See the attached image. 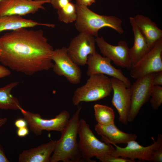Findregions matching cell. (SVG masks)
Instances as JSON below:
<instances>
[{"label": "cell", "mask_w": 162, "mask_h": 162, "mask_svg": "<svg viewBox=\"0 0 162 162\" xmlns=\"http://www.w3.org/2000/svg\"><path fill=\"white\" fill-rule=\"evenodd\" d=\"M89 77L84 85L74 91L72 98L74 105H78L82 102L97 101L110 95L112 91L111 79L100 74Z\"/></svg>", "instance_id": "cell-4"}, {"label": "cell", "mask_w": 162, "mask_h": 162, "mask_svg": "<svg viewBox=\"0 0 162 162\" xmlns=\"http://www.w3.org/2000/svg\"><path fill=\"white\" fill-rule=\"evenodd\" d=\"M94 128L97 134L101 136L102 141L112 145L122 143L126 144L131 140H136L137 138L135 134L127 133L121 131L114 123L106 125L97 123Z\"/></svg>", "instance_id": "cell-16"}, {"label": "cell", "mask_w": 162, "mask_h": 162, "mask_svg": "<svg viewBox=\"0 0 162 162\" xmlns=\"http://www.w3.org/2000/svg\"><path fill=\"white\" fill-rule=\"evenodd\" d=\"M78 135V148L82 157L86 162H95L91 159L107 154H111L115 150L111 144L99 140L91 129L89 125L83 119L80 120Z\"/></svg>", "instance_id": "cell-5"}, {"label": "cell", "mask_w": 162, "mask_h": 162, "mask_svg": "<svg viewBox=\"0 0 162 162\" xmlns=\"http://www.w3.org/2000/svg\"><path fill=\"white\" fill-rule=\"evenodd\" d=\"M162 38L155 43L150 50L133 66L131 76L137 79L152 73L162 71Z\"/></svg>", "instance_id": "cell-8"}, {"label": "cell", "mask_w": 162, "mask_h": 162, "mask_svg": "<svg viewBox=\"0 0 162 162\" xmlns=\"http://www.w3.org/2000/svg\"><path fill=\"white\" fill-rule=\"evenodd\" d=\"M129 19L134 36L133 45L129 50L132 67L151 49L149 47L145 37L135 23L134 17H130Z\"/></svg>", "instance_id": "cell-18"}, {"label": "cell", "mask_w": 162, "mask_h": 162, "mask_svg": "<svg viewBox=\"0 0 162 162\" xmlns=\"http://www.w3.org/2000/svg\"><path fill=\"white\" fill-rule=\"evenodd\" d=\"M81 107L78 106L57 141L50 162H84L78 147L77 138Z\"/></svg>", "instance_id": "cell-2"}, {"label": "cell", "mask_w": 162, "mask_h": 162, "mask_svg": "<svg viewBox=\"0 0 162 162\" xmlns=\"http://www.w3.org/2000/svg\"><path fill=\"white\" fill-rule=\"evenodd\" d=\"M7 158L4 150L0 143V162H9Z\"/></svg>", "instance_id": "cell-33"}, {"label": "cell", "mask_w": 162, "mask_h": 162, "mask_svg": "<svg viewBox=\"0 0 162 162\" xmlns=\"http://www.w3.org/2000/svg\"><path fill=\"white\" fill-rule=\"evenodd\" d=\"M134 17L136 25L145 37L151 49L159 39L162 38V31L148 17L137 14Z\"/></svg>", "instance_id": "cell-19"}, {"label": "cell", "mask_w": 162, "mask_h": 162, "mask_svg": "<svg viewBox=\"0 0 162 162\" xmlns=\"http://www.w3.org/2000/svg\"><path fill=\"white\" fill-rule=\"evenodd\" d=\"M52 60L54 62L52 68L56 74L64 76L71 84L75 85L80 83L81 71L79 65L68 55L67 47L54 50Z\"/></svg>", "instance_id": "cell-9"}, {"label": "cell", "mask_w": 162, "mask_h": 162, "mask_svg": "<svg viewBox=\"0 0 162 162\" xmlns=\"http://www.w3.org/2000/svg\"><path fill=\"white\" fill-rule=\"evenodd\" d=\"M76 4L77 17L75 26L78 32L88 33L96 38L98 37V31L100 29L107 27L120 34H123L122 21L119 18L113 16L100 15L88 7Z\"/></svg>", "instance_id": "cell-3"}, {"label": "cell", "mask_w": 162, "mask_h": 162, "mask_svg": "<svg viewBox=\"0 0 162 162\" xmlns=\"http://www.w3.org/2000/svg\"><path fill=\"white\" fill-rule=\"evenodd\" d=\"M113 95L111 102L119 114V121L127 125L131 107V91L122 80L115 77L111 78Z\"/></svg>", "instance_id": "cell-14"}, {"label": "cell", "mask_w": 162, "mask_h": 162, "mask_svg": "<svg viewBox=\"0 0 162 162\" xmlns=\"http://www.w3.org/2000/svg\"><path fill=\"white\" fill-rule=\"evenodd\" d=\"M15 126L18 128L27 127L28 125L26 121L24 118H18L14 122Z\"/></svg>", "instance_id": "cell-30"}, {"label": "cell", "mask_w": 162, "mask_h": 162, "mask_svg": "<svg viewBox=\"0 0 162 162\" xmlns=\"http://www.w3.org/2000/svg\"><path fill=\"white\" fill-rule=\"evenodd\" d=\"M151 161L162 162V145L154 151L152 155Z\"/></svg>", "instance_id": "cell-27"}, {"label": "cell", "mask_w": 162, "mask_h": 162, "mask_svg": "<svg viewBox=\"0 0 162 162\" xmlns=\"http://www.w3.org/2000/svg\"><path fill=\"white\" fill-rule=\"evenodd\" d=\"M7 121V119L6 118H0V128Z\"/></svg>", "instance_id": "cell-34"}, {"label": "cell", "mask_w": 162, "mask_h": 162, "mask_svg": "<svg viewBox=\"0 0 162 162\" xmlns=\"http://www.w3.org/2000/svg\"><path fill=\"white\" fill-rule=\"evenodd\" d=\"M154 73L138 78L130 88L131 105L128 121L132 122L135 119L142 106L150 98L154 87L152 79Z\"/></svg>", "instance_id": "cell-7"}, {"label": "cell", "mask_w": 162, "mask_h": 162, "mask_svg": "<svg viewBox=\"0 0 162 162\" xmlns=\"http://www.w3.org/2000/svg\"><path fill=\"white\" fill-rule=\"evenodd\" d=\"M95 38L88 33L80 32L70 41L67 48L68 53L78 65L86 64L88 56L96 51Z\"/></svg>", "instance_id": "cell-10"}, {"label": "cell", "mask_w": 162, "mask_h": 162, "mask_svg": "<svg viewBox=\"0 0 162 162\" xmlns=\"http://www.w3.org/2000/svg\"><path fill=\"white\" fill-rule=\"evenodd\" d=\"M112 61L106 57H103L96 51L89 55L86 64L87 76L100 74L117 78L125 83L128 88H130L131 84L130 80L123 74L121 69L114 67L111 64Z\"/></svg>", "instance_id": "cell-13"}, {"label": "cell", "mask_w": 162, "mask_h": 162, "mask_svg": "<svg viewBox=\"0 0 162 162\" xmlns=\"http://www.w3.org/2000/svg\"><path fill=\"white\" fill-rule=\"evenodd\" d=\"M96 158L102 162H134L135 160L123 157H120L107 154L96 157Z\"/></svg>", "instance_id": "cell-25"}, {"label": "cell", "mask_w": 162, "mask_h": 162, "mask_svg": "<svg viewBox=\"0 0 162 162\" xmlns=\"http://www.w3.org/2000/svg\"><path fill=\"white\" fill-rule=\"evenodd\" d=\"M47 3H50V0H2L0 2V16H22L34 14L40 9H44L43 5Z\"/></svg>", "instance_id": "cell-15"}, {"label": "cell", "mask_w": 162, "mask_h": 162, "mask_svg": "<svg viewBox=\"0 0 162 162\" xmlns=\"http://www.w3.org/2000/svg\"><path fill=\"white\" fill-rule=\"evenodd\" d=\"M96 44L103 55L110 59L117 66L130 70L132 67L128 44L123 40L114 46L107 42L103 37L95 38Z\"/></svg>", "instance_id": "cell-12"}, {"label": "cell", "mask_w": 162, "mask_h": 162, "mask_svg": "<svg viewBox=\"0 0 162 162\" xmlns=\"http://www.w3.org/2000/svg\"><path fill=\"white\" fill-rule=\"evenodd\" d=\"M56 142L51 140L37 147L23 151L19 156V162H50Z\"/></svg>", "instance_id": "cell-17"}, {"label": "cell", "mask_w": 162, "mask_h": 162, "mask_svg": "<svg viewBox=\"0 0 162 162\" xmlns=\"http://www.w3.org/2000/svg\"><path fill=\"white\" fill-rule=\"evenodd\" d=\"M1 51H2L1 50V49L0 48V56L1 54Z\"/></svg>", "instance_id": "cell-35"}, {"label": "cell", "mask_w": 162, "mask_h": 162, "mask_svg": "<svg viewBox=\"0 0 162 162\" xmlns=\"http://www.w3.org/2000/svg\"><path fill=\"white\" fill-rule=\"evenodd\" d=\"M57 12L59 20L66 23L75 22L77 18L76 4L72 2L57 10Z\"/></svg>", "instance_id": "cell-23"}, {"label": "cell", "mask_w": 162, "mask_h": 162, "mask_svg": "<svg viewBox=\"0 0 162 162\" xmlns=\"http://www.w3.org/2000/svg\"><path fill=\"white\" fill-rule=\"evenodd\" d=\"M20 110L31 130L37 135H41L44 130L61 132L70 118L69 113L66 110L62 111L55 117L50 119H44L40 114L32 113L22 107Z\"/></svg>", "instance_id": "cell-6"}, {"label": "cell", "mask_w": 162, "mask_h": 162, "mask_svg": "<svg viewBox=\"0 0 162 162\" xmlns=\"http://www.w3.org/2000/svg\"><path fill=\"white\" fill-rule=\"evenodd\" d=\"M2 0H0V2Z\"/></svg>", "instance_id": "cell-36"}, {"label": "cell", "mask_w": 162, "mask_h": 162, "mask_svg": "<svg viewBox=\"0 0 162 162\" xmlns=\"http://www.w3.org/2000/svg\"><path fill=\"white\" fill-rule=\"evenodd\" d=\"M18 83V82H13L0 88V109L20 110L22 108L18 99L10 93L11 90Z\"/></svg>", "instance_id": "cell-21"}, {"label": "cell", "mask_w": 162, "mask_h": 162, "mask_svg": "<svg viewBox=\"0 0 162 162\" xmlns=\"http://www.w3.org/2000/svg\"><path fill=\"white\" fill-rule=\"evenodd\" d=\"M0 62L11 70L28 75L52 68L54 51L41 29L22 28L0 37Z\"/></svg>", "instance_id": "cell-1"}, {"label": "cell", "mask_w": 162, "mask_h": 162, "mask_svg": "<svg viewBox=\"0 0 162 162\" xmlns=\"http://www.w3.org/2000/svg\"><path fill=\"white\" fill-rule=\"evenodd\" d=\"M152 82L154 86H162V71L154 73Z\"/></svg>", "instance_id": "cell-28"}, {"label": "cell", "mask_w": 162, "mask_h": 162, "mask_svg": "<svg viewBox=\"0 0 162 162\" xmlns=\"http://www.w3.org/2000/svg\"><path fill=\"white\" fill-rule=\"evenodd\" d=\"M42 26L54 28L53 24L39 22L31 19L24 18L17 15L0 16V32L4 31H13L22 28L33 27Z\"/></svg>", "instance_id": "cell-20"}, {"label": "cell", "mask_w": 162, "mask_h": 162, "mask_svg": "<svg viewBox=\"0 0 162 162\" xmlns=\"http://www.w3.org/2000/svg\"><path fill=\"white\" fill-rule=\"evenodd\" d=\"M29 130L27 127L18 128L16 131L17 136L20 137H24L27 135Z\"/></svg>", "instance_id": "cell-29"}, {"label": "cell", "mask_w": 162, "mask_h": 162, "mask_svg": "<svg viewBox=\"0 0 162 162\" xmlns=\"http://www.w3.org/2000/svg\"><path fill=\"white\" fill-rule=\"evenodd\" d=\"M150 100L152 108L158 109L162 104V87L161 86H154Z\"/></svg>", "instance_id": "cell-24"}, {"label": "cell", "mask_w": 162, "mask_h": 162, "mask_svg": "<svg viewBox=\"0 0 162 162\" xmlns=\"http://www.w3.org/2000/svg\"><path fill=\"white\" fill-rule=\"evenodd\" d=\"M93 108L95 120L98 124L106 125L114 123L115 115L111 107L105 105L96 104Z\"/></svg>", "instance_id": "cell-22"}, {"label": "cell", "mask_w": 162, "mask_h": 162, "mask_svg": "<svg viewBox=\"0 0 162 162\" xmlns=\"http://www.w3.org/2000/svg\"><path fill=\"white\" fill-rule=\"evenodd\" d=\"M152 138L153 143L147 146L141 145L135 140L129 141L125 147H120L117 144H112V145L115 146V149L111 154L134 160L138 159L151 161L152 155L154 151L162 145V135L159 134L156 141L154 137H152Z\"/></svg>", "instance_id": "cell-11"}, {"label": "cell", "mask_w": 162, "mask_h": 162, "mask_svg": "<svg viewBox=\"0 0 162 162\" xmlns=\"http://www.w3.org/2000/svg\"><path fill=\"white\" fill-rule=\"evenodd\" d=\"M10 73V71L5 66L0 65V78L8 76Z\"/></svg>", "instance_id": "cell-31"}, {"label": "cell", "mask_w": 162, "mask_h": 162, "mask_svg": "<svg viewBox=\"0 0 162 162\" xmlns=\"http://www.w3.org/2000/svg\"><path fill=\"white\" fill-rule=\"evenodd\" d=\"M72 0H50V3L52 7L57 10L65 6Z\"/></svg>", "instance_id": "cell-26"}, {"label": "cell", "mask_w": 162, "mask_h": 162, "mask_svg": "<svg viewBox=\"0 0 162 162\" xmlns=\"http://www.w3.org/2000/svg\"><path fill=\"white\" fill-rule=\"evenodd\" d=\"M96 0H76V4L87 7L90 6L95 3Z\"/></svg>", "instance_id": "cell-32"}]
</instances>
